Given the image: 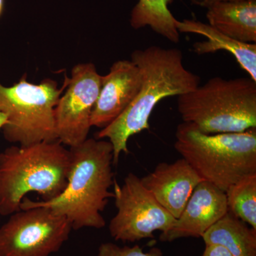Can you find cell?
<instances>
[{"mask_svg": "<svg viewBox=\"0 0 256 256\" xmlns=\"http://www.w3.org/2000/svg\"><path fill=\"white\" fill-rule=\"evenodd\" d=\"M131 60L142 74L139 92L118 118L96 134V139L108 138L112 144L114 165L118 163L121 153H129L130 138L149 129L150 117L160 100L192 92L201 80L185 68L182 52L178 48L149 46L134 50Z\"/></svg>", "mask_w": 256, "mask_h": 256, "instance_id": "obj_1", "label": "cell"}, {"mask_svg": "<svg viewBox=\"0 0 256 256\" xmlns=\"http://www.w3.org/2000/svg\"><path fill=\"white\" fill-rule=\"evenodd\" d=\"M70 166L63 192L48 201H33L24 197L20 210L44 206L66 217L74 230L101 229L106 226L102 215L114 198L110 191L114 178V148L110 141L88 138L70 148Z\"/></svg>", "mask_w": 256, "mask_h": 256, "instance_id": "obj_2", "label": "cell"}, {"mask_svg": "<svg viewBox=\"0 0 256 256\" xmlns=\"http://www.w3.org/2000/svg\"><path fill=\"white\" fill-rule=\"evenodd\" d=\"M70 152L60 141L14 146L0 152V214L9 216L20 210L28 194L42 201L53 200L67 184Z\"/></svg>", "mask_w": 256, "mask_h": 256, "instance_id": "obj_3", "label": "cell"}, {"mask_svg": "<svg viewBox=\"0 0 256 256\" xmlns=\"http://www.w3.org/2000/svg\"><path fill=\"white\" fill-rule=\"evenodd\" d=\"M174 146L204 181L224 192L256 174V128L242 132L205 134L183 122L176 128Z\"/></svg>", "mask_w": 256, "mask_h": 256, "instance_id": "obj_4", "label": "cell"}, {"mask_svg": "<svg viewBox=\"0 0 256 256\" xmlns=\"http://www.w3.org/2000/svg\"><path fill=\"white\" fill-rule=\"evenodd\" d=\"M183 122L205 134L242 132L256 128V82L249 78H210L178 96Z\"/></svg>", "mask_w": 256, "mask_h": 256, "instance_id": "obj_5", "label": "cell"}, {"mask_svg": "<svg viewBox=\"0 0 256 256\" xmlns=\"http://www.w3.org/2000/svg\"><path fill=\"white\" fill-rule=\"evenodd\" d=\"M66 86V79L60 88L50 78L32 84L26 74L12 86L0 82V112L8 120L2 128L4 139L23 146L58 140L55 109Z\"/></svg>", "mask_w": 256, "mask_h": 256, "instance_id": "obj_6", "label": "cell"}, {"mask_svg": "<svg viewBox=\"0 0 256 256\" xmlns=\"http://www.w3.org/2000/svg\"><path fill=\"white\" fill-rule=\"evenodd\" d=\"M0 227V256H50L73 230L66 217L44 206L20 210Z\"/></svg>", "mask_w": 256, "mask_h": 256, "instance_id": "obj_7", "label": "cell"}, {"mask_svg": "<svg viewBox=\"0 0 256 256\" xmlns=\"http://www.w3.org/2000/svg\"><path fill=\"white\" fill-rule=\"evenodd\" d=\"M114 190L118 210L108 228L114 240L134 242L153 238L154 232L164 233L176 223V218L156 202L137 175L130 172L122 185L114 180Z\"/></svg>", "mask_w": 256, "mask_h": 256, "instance_id": "obj_8", "label": "cell"}, {"mask_svg": "<svg viewBox=\"0 0 256 256\" xmlns=\"http://www.w3.org/2000/svg\"><path fill=\"white\" fill-rule=\"evenodd\" d=\"M102 76L92 63L79 64L66 77V87L55 109L57 139L70 148L88 139L92 110L98 98Z\"/></svg>", "mask_w": 256, "mask_h": 256, "instance_id": "obj_9", "label": "cell"}, {"mask_svg": "<svg viewBox=\"0 0 256 256\" xmlns=\"http://www.w3.org/2000/svg\"><path fill=\"white\" fill-rule=\"evenodd\" d=\"M142 84V74L134 62L120 60L102 76L98 98L92 110L90 126L107 127L134 100Z\"/></svg>", "mask_w": 256, "mask_h": 256, "instance_id": "obj_10", "label": "cell"}, {"mask_svg": "<svg viewBox=\"0 0 256 256\" xmlns=\"http://www.w3.org/2000/svg\"><path fill=\"white\" fill-rule=\"evenodd\" d=\"M228 210L226 192L208 182L202 181L192 192L176 223L160 234V240L172 242L188 237L200 238Z\"/></svg>", "mask_w": 256, "mask_h": 256, "instance_id": "obj_11", "label": "cell"}, {"mask_svg": "<svg viewBox=\"0 0 256 256\" xmlns=\"http://www.w3.org/2000/svg\"><path fill=\"white\" fill-rule=\"evenodd\" d=\"M140 180L156 202L176 220L197 185L204 181L184 158L160 163Z\"/></svg>", "mask_w": 256, "mask_h": 256, "instance_id": "obj_12", "label": "cell"}, {"mask_svg": "<svg viewBox=\"0 0 256 256\" xmlns=\"http://www.w3.org/2000/svg\"><path fill=\"white\" fill-rule=\"evenodd\" d=\"M206 10L208 24L245 43L256 42V0H190Z\"/></svg>", "mask_w": 256, "mask_h": 256, "instance_id": "obj_13", "label": "cell"}, {"mask_svg": "<svg viewBox=\"0 0 256 256\" xmlns=\"http://www.w3.org/2000/svg\"><path fill=\"white\" fill-rule=\"evenodd\" d=\"M175 26L180 33H191L202 35L206 41L194 44L197 54L215 53L220 50H226L235 57L237 62L249 76L256 82V44L245 43L224 34L208 24L194 20L175 22Z\"/></svg>", "mask_w": 256, "mask_h": 256, "instance_id": "obj_14", "label": "cell"}, {"mask_svg": "<svg viewBox=\"0 0 256 256\" xmlns=\"http://www.w3.org/2000/svg\"><path fill=\"white\" fill-rule=\"evenodd\" d=\"M202 238L206 245L222 246L233 256H256V229L228 210Z\"/></svg>", "mask_w": 256, "mask_h": 256, "instance_id": "obj_15", "label": "cell"}, {"mask_svg": "<svg viewBox=\"0 0 256 256\" xmlns=\"http://www.w3.org/2000/svg\"><path fill=\"white\" fill-rule=\"evenodd\" d=\"M176 0H139L130 14V25L134 30L149 26L166 40L178 43L180 32L175 26L176 18L169 10Z\"/></svg>", "mask_w": 256, "mask_h": 256, "instance_id": "obj_16", "label": "cell"}, {"mask_svg": "<svg viewBox=\"0 0 256 256\" xmlns=\"http://www.w3.org/2000/svg\"><path fill=\"white\" fill-rule=\"evenodd\" d=\"M225 192L228 212L256 229V174L242 178Z\"/></svg>", "mask_w": 256, "mask_h": 256, "instance_id": "obj_17", "label": "cell"}, {"mask_svg": "<svg viewBox=\"0 0 256 256\" xmlns=\"http://www.w3.org/2000/svg\"><path fill=\"white\" fill-rule=\"evenodd\" d=\"M162 250L154 247L144 252L140 246L121 247L114 242H104L98 248L96 256H162Z\"/></svg>", "mask_w": 256, "mask_h": 256, "instance_id": "obj_18", "label": "cell"}, {"mask_svg": "<svg viewBox=\"0 0 256 256\" xmlns=\"http://www.w3.org/2000/svg\"><path fill=\"white\" fill-rule=\"evenodd\" d=\"M202 256H233L230 252L224 246L217 244L206 245L204 252Z\"/></svg>", "mask_w": 256, "mask_h": 256, "instance_id": "obj_19", "label": "cell"}, {"mask_svg": "<svg viewBox=\"0 0 256 256\" xmlns=\"http://www.w3.org/2000/svg\"><path fill=\"white\" fill-rule=\"evenodd\" d=\"M6 118L4 114L0 112V130L3 128V126L6 124Z\"/></svg>", "mask_w": 256, "mask_h": 256, "instance_id": "obj_20", "label": "cell"}, {"mask_svg": "<svg viewBox=\"0 0 256 256\" xmlns=\"http://www.w3.org/2000/svg\"><path fill=\"white\" fill-rule=\"evenodd\" d=\"M3 9H4V0H0V16L2 14Z\"/></svg>", "mask_w": 256, "mask_h": 256, "instance_id": "obj_21", "label": "cell"}, {"mask_svg": "<svg viewBox=\"0 0 256 256\" xmlns=\"http://www.w3.org/2000/svg\"><path fill=\"white\" fill-rule=\"evenodd\" d=\"M1 216H1V214H0V218H1Z\"/></svg>", "mask_w": 256, "mask_h": 256, "instance_id": "obj_22", "label": "cell"}]
</instances>
